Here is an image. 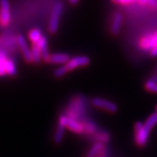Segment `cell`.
I'll return each mask as SVG.
<instances>
[{
    "instance_id": "obj_8",
    "label": "cell",
    "mask_w": 157,
    "mask_h": 157,
    "mask_svg": "<svg viewBox=\"0 0 157 157\" xmlns=\"http://www.w3.org/2000/svg\"><path fill=\"white\" fill-rule=\"evenodd\" d=\"M68 117L66 114H61L59 120H58V126H57L56 130H55V134L53 140L56 144L61 143L62 140L64 139V135H65V131L67 129V125Z\"/></svg>"
},
{
    "instance_id": "obj_15",
    "label": "cell",
    "mask_w": 157,
    "mask_h": 157,
    "mask_svg": "<svg viewBox=\"0 0 157 157\" xmlns=\"http://www.w3.org/2000/svg\"><path fill=\"white\" fill-rule=\"evenodd\" d=\"M93 139L94 140V142H100L105 145L111 140V135L107 131L99 130L95 135L93 136Z\"/></svg>"
},
{
    "instance_id": "obj_29",
    "label": "cell",
    "mask_w": 157,
    "mask_h": 157,
    "mask_svg": "<svg viewBox=\"0 0 157 157\" xmlns=\"http://www.w3.org/2000/svg\"><path fill=\"white\" fill-rule=\"evenodd\" d=\"M155 113H157V105L155 106Z\"/></svg>"
},
{
    "instance_id": "obj_14",
    "label": "cell",
    "mask_w": 157,
    "mask_h": 157,
    "mask_svg": "<svg viewBox=\"0 0 157 157\" xmlns=\"http://www.w3.org/2000/svg\"><path fill=\"white\" fill-rule=\"evenodd\" d=\"M37 45L39 46V48L40 49L41 52V54H42V59L43 60L46 61L48 57L50 56V53H49V49H48V41L46 37L43 35V37L40 39L39 42L37 43Z\"/></svg>"
},
{
    "instance_id": "obj_26",
    "label": "cell",
    "mask_w": 157,
    "mask_h": 157,
    "mask_svg": "<svg viewBox=\"0 0 157 157\" xmlns=\"http://www.w3.org/2000/svg\"><path fill=\"white\" fill-rule=\"evenodd\" d=\"M68 1L71 5H76L79 0H68Z\"/></svg>"
},
{
    "instance_id": "obj_5",
    "label": "cell",
    "mask_w": 157,
    "mask_h": 157,
    "mask_svg": "<svg viewBox=\"0 0 157 157\" xmlns=\"http://www.w3.org/2000/svg\"><path fill=\"white\" fill-rule=\"evenodd\" d=\"M90 58L86 55H77V56L71 57L69 61L65 65L67 68L68 72H72L78 68L86 67L90 65Z\"/></svg>"
},
{
    "instance_id": "obj_22",
    "label": "cell",
    "mask_w": 157,
    "mask_h": 157,
    "mask_svg": "<svg viewBox=\"0 0 157 157\" xmlns=\"http://www.w3.org/2000/svg\"><path fill=\"white\" fill-rule=\"evenodd\" d=\"M6 73L8 75H11V76H14L16 73H17V67H16V65L14 61H12L11 59H8V61L6 63Z\"/></svg>"
},
{
    "instance_id": "obj_21",
    "label": "cell",
    "mask_w": 157,
    "mask_h": 157,
    "mask_svg": "<svg viewBox=\"0 0 157 157\" xmlns=\"http://www.w3.org/2000/svg\"><path fill=\"white\" fill-rule=\"evenodd\" d=\"M42 37H43V34L41 33L40 30L38 28L32 29L28 33L29 40L33 44H37Z\"/></svg>"
},
{
    "instance_id": "obj_23",
    "label": "cell",
    "mask_w": 157,
    "mask_h": 157,
    "mask_svg": "<svg viewBox=\"0 0 157 157\" xmlns=\"http://www.w3.org/2000/svg\"><path fill=\"white\" fill-rule=\"evenodd\" d=\"M69 73L67 70V68L66 67V66H59L54 70L53 72V75L56 77V78H62L64 77L65 75H67V73Z\"/></svg>"
},
{
    "instance_id": "obj_28",
    "label": "cell",
    "mask_w": 157,
    "mask_h": 157,
    "mask_svg": "<svg viewBox=\"0 0 157 157\" xmlns=\"http://www.w3.org/2000/svg\"><path fill=\"white\" fill-rule=\"evenodd\" d=\"M154 75H155V76H156V77H157V67H156V69H155V73H154Z\"/></svg>"
},
{
    "instance_id": "obj_6",
    "label": "cell",
    "mask_w": 157,
    "mask_h": 157,
    "mask_svg": "<svg viewBox=\"0 0 157 157\" xmlns=\"http://www.w3.org/2000/svg\"><path fill=\"white\" fill-rule=\"evenodd\" d=\"M155 45H157V30L143 35L139 40V47L142 51L150 52Z\"/></svg>"
},
{
    "instance_id": "obj_7",
    "label": "cell",
    "mask_w": 157,
    "mask_h": 157,
    "mask_svg": "<svg viewBox=\"0 0 157 157\" xmlns=\"http://www.w3.org/2000/svg\"><path fill=\"white\" fill-rule=\"evenodd\" d=\"M11 22V7L9 0H0V26L6 27Z\"/></svg>"
},
{
    "instance_id": "obj_3",
    "label": "cell",
    "mask_w": 157,
    "mask_h": 157,
    "mask_svg": "<svg viewBox=\"0 0 157 157\" xmlns=\"http://www.w3.org/2000/svg\"><path fill=\"white\" fill-rule=\"evenodd\" d=\"M63 9H64V5L62 4V2H57L52 8V11L50 15L49 25H48V30L52 34L56 33L59 30Z\"/></svg>"
},
{
    "instance_id": "obj_11",
    "label": "cell",
    "mask_w": 157,
    "mask_h": 157,
    "mask_svg": "<svg viewBox=\"0 0 157 157\" xmlns=\"http://www.w3.org/2000/svg\"><path fill=\"white\" fill-rule=\"evenodd\" d=\"M122 23H123L122 14L119 11H115L113 14L112 21H111V25H110V33L113 36L118 35L121 29Z\"/></svg>"
},
{
    "instance_id": "obj_16",
    "label": "cell",
    "mask_w": 157,
    "mask_h": 157,
    "mask_svg": "<svg viewBox=\"0 0 157 157\" xmlns=\"http://www.w3.org/2000/svg\"><path fill=\"white\" fill-rule=\"evenodd\" d=\"M105 145L100 142H94L87 152V157H99L101 153L105 149Z\"/></svg>"
},
{
    "instance_id": "obj_24",
    "label": "cell",
    "mask_w": 157,
    "mask_h": 157,
    "mask_svg": "<svg viewBox=\"0 0 157 157\" xmlns=\"http://www.w3.org/2000/svg\"><path fill=\"white\" fill-rule=\"evenodd\" d=\"M114 4H118V5H128V4H131L136 2L138 0H111Z\"/></svg>"
},
{
    "instance_id": "obj_25",
    "label": "cell",
    "mask_w": 157,
    "mask_h": 157,
    "mask_svg": "<svg viewBox=\"0 0 157 157\" xmlns=\"http://www.w3.org/2000/svg\"><path fill=\"white\" fill-rule=\"evenodd\" d=\"M149 55L151 57H157V45H155V46L149 52Z\"/></svg>"
},
{
    "instance_id": "obj_27",
    "label": "cell",
    "mask_w": 157,
    "mask_h": 157,
    "mask_svg": "<svg viewBox=\"0 0 157 157\" xmlns=\"http://www.w3.org/2000/svg\"><path fill=\"white\" fill-rule=\"evenodd\" d=\"M138 2L141 5H146L147 4V0H138Z\"/></svg>"
},
{
    "instance_id": "obj_4",
    "label": "cell",
    "mask_w": 157,
    "mask_h": 157,
    "mask_svg": "<svg viewBox=\"0 0 157 157\" xmlns=\"http://www.w3.org/2000/svg\"><path fill=\"white\" fill-rule=\"evenodd\" d=\"M91 104L96 108L103 110L109 113H114L118 111V106L113 101L101 97H94L91 100Z\"/></svg>"
},
{
    "instance_id": "obj_19",
    "label": "cell",
    "mask_w": 157,
    "mask_h": 157,
    "mask_svg": "<svg viewBox=\"0 0 157 157\" xmlns=\"http://www.w3.org/2000/svg\"><path fill=\"white\" fill-rule=\"evenodd\" d=\"M8 59H9V58L7 56V53L5 51L0 49V77H3L7 74L6 67Z\"/></svg>"
},
{
    "instance_id": "obj_18",
    "label": "cell",
    "mask_w": 157,
    "mask_h": 157,
    "mask_svg": "<svg viewBox=\"0 0 157 157\" xmlns=\"http://www.w3.org/2000/svg\"><path fill=\"white\" fill-rule=\"evenodd\" d=\"M31 51H32V62L35 64H39L41 62V60H43L41 52L37 44H33L31 47Z\"/></svg>"
},
{
    "instance_id": "obj_17",
    "label": "cell",
    "mask_w": 157,
    "mask_h": 157,
    "mask_svg": "<svg viewBox=\"0 0 157 157\" xmlns=\"http://www.w3.org/2000/svg\"><path fill=\"white\" fill-rule=\"evenodd\" d=\"M145 89L152 93V94H157V77L155 75H152L149 78H147L144 84Z\"/></svg>"
},
{
    "instance_id": "obj_20",
    "label": "cell",
    "mask_w": 157,
    "mask_h": 157,
    "mask_svg": "<svg viewBox=\"0 0 157 157\" xmlns=\"http://www.w3.org/2000/svg\"><path fill=\"white\" fill-rule=\"evenodd\" d=\"M144 127L146 128L148 131L151 132L152 129L154 128L157 125V113H153L148 117L145 120V121L143 122Z\"/></svg>"
},
{
    "instance_id": "obj_9",
    "label": "cell",
    "mask_w": 157,
    "mask_h": 157,
    "mask_svg": "<svg viewBox=\"0 0 157 157\" xmlns=\"http://www.w3.org/2000/svg\"><path fill=\"white\" fill-rule=\"evenodd\" d=\"M16 44H17L18 49L22 53L25 60L26 62H32V51L28 46L27 41L25 39L23 35H18L16 38Z\"/></svg>"
},
{
    "instance_id": "obj_13",
    "label": "cell",
    "mask_w": 157,
    "mask_h": 157,
    "mask_svg": "<svg viewBox=\"0 0 157 157\" xmlns=\"http://www.w3.org/2000/svg\"><path fill=\"white\" fill-rule=\"evenodd\" d=\"M82 122H83V125H84V134L86 135L94 136L99 131L98 126H97V124L94 121L85 118L84 120L82 121Z\"/></svg>"
},
{
    "instance_id": "obj_1",
    "label": "cell",
    "mask_w": 157,
    "mask_h": 157,
    "mask_svg": "<svg viewBox=\"0 0 157 157\" xmlns=\"http://www.w3.org/2000/svg\"><path fill=\"white\" fill-rule=\"evenodd\" d=\"M86 112V101L82 96L74 97L69 103V107L65 113L70 119H75L78 121H83Z\"/></svg>"
},
{
    "instance_id": "obj_12",
    "label": "cell",
    "mask_w": 157,
    "mask_h": 157,
    "mask_svg": "<svg viewBox=\"0 0 157 157\" xmlns=\"http://www.w3.org/2000/svg\"><path fill=\"white\" fill-rule=\"evenodd\" d=\"M67 129L71 131L73 134H76V135H82L85 132L84 125H83L82 121H78V120H75V119H70V118H68Z\"/></svg>"
},
{
    "instance_id": "obj_10",
    "label": "cell",
    "mask_w": 157,
    "mask_h": 157,
    "mask_svg": "<svg viewBox=\"0 0 157 157\" xmlns=\"http://www.w3.org/2000/svg\"><path fill=\"white\" fill-rule=\"evenodd\" d=\"M70 59H71V57L68 53H66V52H56V53L50 54V56L48 57L47 60L45 62L52 64V65L64 66L69 61Z\"/></svg>"
},
{
    "instance_id": "obj_2",
    "label": "cell",
    "mask_w": 157,
    "mask_h": 157,
    "mask_svg": "<svg viewBox=\"0 0 157 157\" xmlns=\"http://www.w3.org/2000/svg\"><path fill=\"white\" fill-rule=\"evenodd\" d=\"M134 135H135L134 139H135V144L140 147H142L147 144L150 131H148L144 127L143 122L137 121L134 126Z\"/></svg>"
}]
</instances>
